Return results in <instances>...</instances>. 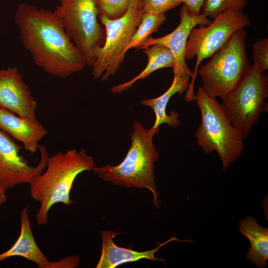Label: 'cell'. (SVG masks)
<instances>
[{"label": "cell", "mask_w": 268, "mask_h": 268, "mask_svg": "<svg viewBox=\"0 0 268 268\" xmlns=\"http://www.w3.org/2000/svg\"><path fill=\"white\" fill-rule=\"evenodd\" d=\"M23 47L47 73L66 78L84 69L85 60L67 35L62 19L50 9L19 4L14 15Z\"/></svg>", "instance_id": "obj_1"}, {"label": "cell", "mask_w": 268, "mask_h": 268, "mask_svg": "<svg viewBox=\"0 0 268 268\" xmlns=\"http://www.w3.org/2000/svg\"><path fill=\"white\" fill-rule=\"evenodd\" d=\"M94 166V157L84 148L59 151L49 157L45 172L29 184L31 198L40 202L36 214L37 226L48 223V213L54 205L68 206L73 202L70 193L76 178L83 172L92 171Z\"/></svg>", "instance_id": "obj_2"}, {"label": "cell", "mask_w": 268, "mask_h": 268, "mask_svg": "<svg viewBox=\"0 0 268 268\" xmlns=\"http://www.w3.org/2000/svg\"><path fill=\"white\" fill-rule=\"evenodd\" d=\"M131 144L123 160L118 165L109 164L102 167L94 166V173L104 181L125 188L146 189L153 195V204L160 208V194L155 181L154 167L159 153L154 143V135L159 128L153 126L144 128L138 121L133 123Z\"/></svg>", "instance_id": "obj_3"}, {"label": "cell", "mask_w": 268, "mask_h": 268, "mask_svg": "<svg viewBox=\"0 0 268 268\" xmlns=\"http://www.w3.org/2000/svg\"><path fill=\"white\" fill-rule=\"evenodd\" d=\"M194 100L201 114V123L195 133L197 143L205 153L216 151L224 171L241 156L244 139L230 123L221 104L208 96L201 87L198 88Z\"/></svg>", "instance_id": "obj_4"}, {"label": "cell", "mask_w": 268, "mask_h": 268, "mask_svg": "<svg viewBox=\"0 0 268 268\" xmlns=\"http://www.w3.org/2000/svg\"><path fill=\"white\" fill-rule=\"evenodd\" d=\"M245 29L236 31L210 60L199 67L201 87L209 97L220 99L238 84L250 67L247 57Z\"/></svg>", "instance_id": "obj_5"}, {"label": "cell", "mask_w": 268, "mask_h": 268, "mask_svg": "<svg viewBox=\"0 0 268 268\" xmlns=\"http://www.w3.org/2000/svg\"><path fill=\"white\" fill-rule=\"evenodd\" d=\"M268 74L253 64L236 86L221 98L224 112L243 139L248 137L261 114L268 112Z\"/></svg>", "instance_id": "obj_6"}, {"label": "cell", "mask_w": 268, "mask_h": 268, "mask_svg": "<svg viewBox=\"0 0 268 268\" xmlns=\"http://www.w3.org/2000/svg\"><path fill=\"white\" fill-rule=\"evenodd\" d=\"M143 13L142 0H134L126 13L119 18L98 16L104 27L105 39L92 66L93 78H101L102 81H106L119 70Z\"/></svg>", "instance_id": "obj_7"}, {"label": "cell", "mask_w": 268, "mask_h": 268, "mask_svg": "<svg viewBox=\"0 0 268 268\" xmlns=\"http://www.w3.org/2000/svg\"><path fill=\"white\" fill-rule=\"evenodd\" d=\"M250 24L249 16L243 11L228 10L219 14L209 24L200 25L191 29L186 44L185 59L196 58V62L185 96L187 102L194 100V86L201 62L222 48L236 31Z\"/></svg>", "instance_id": "obj_8"}, {"label": "cell", "mask_w": 268, "mask_h": 268, "mask_svg": "<svg viewBox=\"0 0 268 268\" xmlns=\"http://www.w3.org/2000/svg\"><path fill=\"white\" fill-rule=\"evenodd\" d=\"M54 12L62 19L65 30L92 67L99 49L103 45L104 28L98 21L94 0H57Z\"/></svg>", "instance_id": "obj_9"}, {"label": "cell", "mask_w": 268, "mask_h": 268, "mask_svg": "<svg viewBox=\"0 0 268 268\" xmlns=\"http://www.w3.org/2000/svg\"><path fill=\"white\" fill-rule=\"evenodd\" d=\"M21 146L0 128V185L5 190L23 184H30L46 167L49 153L39 145L40 159L36 166L29 164L20 154Z\"/></svg>", "instance_id": "obj_10"}, {"label": "cell", "mask_w": 268, "mask_h": 268, "mask_svg": "<svg viewBox=\"0 0 268 268\" xmlns=\"http://www.w3.org/2000/svg\"><path fill=\"white\" fill-rule=\"evenodd\" d=\"M179 16V24L172 32L159 38H154L150 36L137 49H143L153 44L165 46L171 51L175 59L174 74L188 75L192 77L193 72L188 67L185 59L186 47L190 32L196 26L207 25L211 20L201 13L196 16L190 15L186 6L184 4Z\"/></svg>", "instance_id": "obj_11"}, {"label": "cell", "mask_w": 268, "mask_h": 268, "mask_svg": "<svg viewBox=\"0 0 268 268\" xmlns=\"http://www.w3.org/2000/svg\"><path fill=\"white\" fill-rule=\"evenodd\" d=\"M37 103L23 80L18 67L0 70V107L32 120L36 116Z\"/></svg>", "instance_id": "obj_12"}, {"label": "cell", "mask_w": 268, "mask_h": 268, "mask_svg": "<svg viewBox=\"0 0 268 268\" xmlns=\"http://www.w3.org/2000/svg\"><path fill=\"white\" fill-rule=\"evenodd\" d=\"M122 233L116 232L113 230H102V250L100 259L96 266V268H115L116 267L128 263L135 262L141 259H147L154 262L160 261L165 264L166 261L163 258H158L155 256L159 249L166 244L177 241L189 243H194L190 240H180L174 236L167 241L158 243V246L152 250L139 252L120 247L116 245L113 239Z\"/></svg>", "instance_id": "obj_13"}, {"label": "cell", "mask_w": 268, "mask_h": 268, "mask_svg": "<svg viewBox=\"0 0 268 268\" xmlns=\"http://www.w3.org/2000/svg\"><path fill=\"white\" fill-rule=\"evenodd\" d=\"M0 128L15 140L22 143L25 150L34 153L39 141L48 133L38 121L20 117L0 107Z\"/></svg>", "instance_id": "obj_14"}, {"label": "cell", "mask_w": 268, "mask_h": 268, "mask_svg": "<svg viewBox=\"0 0 268 268\" xmlns=\"http://www.w3.org/2000/svg\"><path fill=\"white\" fill-rule=\"evenodd\" d=\"M27 206L20 211V231L18 238L8 250L0 254V262L12 257H21L46 268L50 261L44 255L34 238Z\"/></svg>", "instance_id": "obj_15"}, {"label": "cell", "mask_w": 268, "mask_h": 268, "mask_svg": "<svg viewBox=\"0 0 268 268\" xmlns=\"http://www.w3.org/2000/svg\"><path fill=\"white\" fill-rule=\"evenodd\" d=\"M191 77L188 75L174 74L172 83L170 87L160 96L152 99H144L140 101L143 106L150 107L155 115V121L153 126L160 128L163 124L170 127H177L180 124L179 115L175 111L166 113L167 104L171 98L175 94L181 95L188 89Z\"/></svg>", "instance_id": "obj_16"}, {"label": "cell", "mask_w": 268, "mask_h": 268, "mask_svg": "<svg viewBox=\"0 0 268 268\" xmlns=\"http://www.w3.org/2000/svg\"><path fill=\"white\" fill-rule=\"evenodd\" d=\"M238 229L251 244L247 258L256 266L265 268L268 259V228L261 226L255 218L248 216L240 221Z\"/></svg>", "instance_id": "obj_17"}, {"label": "cell", "mask_w": 268, "mask_h": 268, "mask_svg": "<svg viewBox=\"0 0 268 268\" xmlns=\"http://www.w3.org/2000/svg\"><path fill=\"white\" fill-rule=\"evenodd\" d=\"M147 56L148 62L145 68L130 80L114 85L111 88L114 93H120L131 87L136 81L147 77L153 72L163 68L172 67L175 59L171 51L160 44H153L143 49Z\"/></svg>", "instance_id": "obj_18"}, {"label": "cell", "mask_w": 268, "mask_h": 268, "mask_svg": "<svg viewBox=\"0 0 268 268\" xmlns=\"http://www.w3.org/2000/svg\"><path fill=\"white\" fill-rule=\"evenodd\" d=\"M165 20V14L154 15L144 12L126 51L134 48L137 49L142 42L151 36L152 33L158 30Z\"/></svg>", "instance_id": "obj_19"}, {"label": "cell", "mask_w": 268, "mask_h": 268, "mask_svg": "<svg viewBox=\"0 0 268 268\" xmlns=\"http://www.w3.org/2000/svg\"><path fill=\"white\" fill-rule=\"evenodd\" d=\"M247 0H205L201 14L208 18L214 19L220 13L228 11H243Z\"/></svg>", "instance_id": "obj_20"}, {"label": "cell", "mask_w": 268, "mask_h": 268, "mask_svg": "<svg viewBox=\"0 0 268 268\" xmlns=\"http://www.w3.org/2000/svg\"><path fill=\"white\" fill-rule=\"evenodd\" d=\"M98 16L104 15L110 19H117L123 16L130 4L134 0H94Z\"/></svg>", "instance_id": "obj_21"}, {"label": "cell", "mask_w": 268, "mask_h": 268, "mask_svg": "<svg viewBox=\"0 0 268 268\" xmlns=\"http://www.w3.org/2000/svg\"><path fill=\"white\" fill-rule=\"evenodd\" d=\"M144 12L154 15L165 14L181 3L178 0H142Z\"/></svg>", "instance_id": "obj_22"}, {"label": "cell", "mask_w": 268, "mask_h": 268, "mask_svg": "<svg viewBox=\"0 0 268 268\" xmlns=\"http://www.w3.org/2000/svg\"><path fill=\"white\" fill-rule=\"evenodd\" d=\"M254 65L265 72L268 69V38L257 41L253 45Z\"/></svg>", "instance_id": "obj_23"}, {"label": "cell", "mask_w": 268, "mask_h": 268, "mask_svg": "<svg viewBox=\"0 0 268 268\" xmlns=\"http://www.w3.org/2000/svg\"><path fill=\"white\" fill-rule=\"evenodd\" d=\"M80 261L79 256L71 255L58 261H50L46 268H74L78 266Z\"/></svg>", "instance_id": "obj_24"}, {"label": "cell", "mask_w": 268, "mask_h": 268, "mask_svg": "<svg viewBox=\"0 0 268 268\" xmlns=\"http://www.w3.org/2000/svg\"><path fill=\"white\" fill-rule=\"evenodd\" d=\"M178 1L186 6L190 15L196 16L201 13L205 0H178Z\"/></svg>", "instance_id": "obj_25"}, {"label": "cell", "mask_w": 268, "mask_h": 268, "mask_svg": "<svg viewBox=\"0 0 268 268\" xmlns=\"http://www.w3.org/2000/svg\"><path fill=\"white\" fill-rule=\"evenodd\" d=\"M6 191V190L0 185V206L7 201V197L5 193Z\"/></svg>", "instance_id": "obj_26"}]
</instances>
